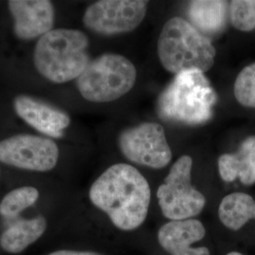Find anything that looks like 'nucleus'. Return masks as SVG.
Masks as SVG:
<instances>
[{
  "label": "nucleus",
  "instance_id": "obj_13",
  "mask_svg": "<svg viewBox=\"0 0 255 255\" xmlns=\"http://www.w3.org/2000/svg\"><path fill=\"white\" fill-rule=\"evenodd\" d=\"M219 172L224 182L239 179L245 185L255 183V136L246 138L236 153L221 155Z\"/></svg>",
  "mask_w": 255,
  "mask_h": 255
},
{
  "label": "nucleus",
  "instance_id": "obj_4",
  "mask_svg": "<svg viewBox=\"0 0 255 255\" xmlns=\"http://www.w3.org/2000/svg\"><path fill=\"white\" fill-rule=\"evenodd\" d=\"M157 51L164 69L175 74L188 70L204 73L212 68L216 57L209 38L181 17L165 22L158 39Z\"/></svg>",
  "mask_w": 255,
  "mask_h": 255
},
{
  "label": "nucleus",
  "instance_id": "obj_16",
  "mask_svg": "<svg viewBox=\"0 0 255 255\" xmlns=\"http://www.w3.org/2000/svg\"><path fill=\"white\" fill-rule=\"evenodd\" d=\"M219 217L225 227L238 231L248 221L255 219V201L246 193H232L220 202Z\"/></svg>",
  "mask_w": 255,
  "mask_h": 255
},
{
  "label": "nucleus",
  "instance_id": "obj_14",
  "mask_svg": "<svg viewBox=\"0 0 255 255\" xmlns=\"http://www.w3.org/2000/svg\"><path fill=\"white\" fill-rule=\"evenodd\" d=\"M187 15L192 25L202 34H217L226 25L228 2L216 0L191 1Z\"/></svg>",
  "mask_w": 255,
  "mask_h": 255
},
{
  "label": "nucleus",
  "instance_id": "obj_11",
  "mask_svg": "<svg viewBox=\"0 0 255 255\" xmlns=\"http://www.w3.org/2000/svg\"><path fill=\"white\" fill-rule=\"evenodd\" d=\"M15 114L28 126L49 138L64 136L70 125L69 116L53 105L27 95H19L13 100Z\"/></svg>",
  "mask_w": 255,
  "mask_h": 255
},
{
  "label": "nucleus",
  "instance_id": "obj_21",
  "mask_svg": "<svg viewBox=\"0 0 255 255\" xmlns=\"http://www.w3.org/2000/svg\"><path fill=\"white\" fill-rule=\"evenodd\" d=\"M227 255H242V254H240V253H237V252H232V253H229Z\"/></svg>",
  "mask_w": 255,
  "mask_h": 255
},
{
  "label": "nucleus",
  "instance_id": "obj_5",
  "mask_svg": "<svg viewBox=\"0 0 255 255\" xmlns=\"http://www.w3.org/2000/svg\"><path fill=\"white\" fill-rule=\"evenodd\" d=\"M136 78V68L128 59L122 55L106 53L90 61L77 79V87L86 101L111 102L130 91Z\"/></svg>",
  "mask_w": 255,
  "mask_h": 255
},
{
  "label": "nucleus",
  "instance_id": "obj_9",
  "mask_svg": "<svg viewBox=\"0 0 255 255\" xmlns=\"http://www.w3.org/2000/svg\"><path fill=\"white\" fill-rule=\"evenodd\" d=\"M147 1L101 0L88 6L83 24L102 35H116L135 29L145 18Z\"/></svg>",
  "mask_w": 255,
  "mask_h": 255
},
{
  "label": "nucleus",
  "instance_id": "obj_2",
  "mask_svg": "<svg viewBox=\"0 0 255 255\" xmlns=\"http://www.w3.org/2000/svg\"><path fill=\"white\" fill-rule=\"evenodd\" d=\"M89 39L79 29L53 28L38 39L33 51L37 72L61 84L77 80L90 63Z\"/></svg>",
  "mask_w": 255,
  "mask_h": 255
},
{
  "label": "nucleus",
  "instance_id": "obj_7",
  "mask_svg": "<svg viewBox=\"0 0 255 255\" xmlns=\"http://www.w3.org/2000/svg\"><path fill=\"white\" fill-rule=\"evenodd\" d=\"M59 156V146L49 137L19 133L0 141V162L20 169L50 171Z\"/></svg>",
  "mask_w": 255,
  "mask_h": 255
},
{
  "label": "nucleus",
  "instance_id": "obj_10",
  "mask_svg": "<svg viewBox=\"0 0 255 255\" xmlns=\"http://www.w3.org/2000/svg\"><path fill=\"white\" fill-rule=\"evenodd\" d=\"M8 9L13 20V33L28 41L53 29L55 8L49 0H9Z\"/></svg>",
  "mask_w": 255,
  "mask_h": 255
},
{
  "label": "nucleus",
  "instance_id": "obj_6",
  "mask_svg": "<svg viewBox=\"0 0 255 255\" xmlns=\"http://www.w3.org/2000/svg\"><path fill=\"white\" fill-rule=\"evenodd\" d=\"M193 161L188 155L180 157L157 191L159 206L164 218L185 220L200 215L206 199L191 183Z\"/></svg>",
  "mask_w": 255,
  "mask_h": 255
},
{
  "label": "nucleus",
  "instance_id": "obj_8",
  "mask_svg": "<svg viewBox=\"0 0 255 255\" xmlns=\"http://www.w3.org/2000/svg\"><path fill=\"white\" fill-rule=\"evenodd\" d=\"M121 152L128 161L151 168H164L172 159L164 128L146 122L123 130L119 137Z\"/></svg>",
  "mask_w": 255,
  "mask_h": 255
},
{
  "label": "nucleus",
  "instance_id": "obj_19",
  "mask_svg": "<svg viewBox=\"0 0 255 255\" xmlns=\"http://www.w3.org/2000/svg\"><path fill=\"white\" fill-rule=\"evenodd\" d=\"M230 19L233 26L241 31L255 28V0H236L230 5Z\"/></svg>",
  "mask_w": 255,
  "mask_h": 255
},
{
  "label": "nucleus",
  "instance_id": "obj_1",
  "mask_svg": "<svg viewBox=\"0 0 255 255\" xmlns=\"http://www.w3.org/2000/svg\"><path fill=\"white\" fill-rule=\"evenodd\" d=\"M150 187L146 178L130 164H113L92 184V203L108 215L119 230L133 231L146 220Z\"/></svg>",
  "mask_w": 255,
  "mask_h": 255
},
{
  "label": "nucleus",
  "instance_id": "obj_3",
  "mask_svg": "<svg viewBox=\"0 0 255 255\" xmlns=\"http://www.w3.org/2000/svg\"><path fill=\"white\" fill-rule=\"evenodd\" d=\"M217 94L208 79L199 70L176 74L160 95L157 112L166 121L201 125L212 119Z\"/></svg>",
  "mask_w": 255,
  "mask_h": 255
},
{
  "label": "nucleus",
  "instance_id": "obj_17",
  "mask_svg": "<svg viewBox=\"0 0 255 255\" xmlns=\"http://www.w3.org/2000/svg\"><path fill=\"white\" fill-rule=\"evenodd\" d=\"M39 191L33 186H22L9 192L0 202V215L13 218L32 206L39 199Z\"/></svg>",
  "mask_w": 255,
  "mask_h": 255
},
{
  "label": "nucleus",
  "instance_id": "obj_15",
  "mask_svg": "<svg viewBox=\"0 0 255 255\" xmlns=\"http://www.w3.org/2000/svg\"><path fill=\"white\" fill-rule=\"evenodd\" d=\"M46 229L44 217L23 219L9 226L0 237V246L9 254L17 255L42 237Z\"/></svg>",
  "mask_w": 255,
  "mask_h": 255
},
{
  "label": "nucleus",
  "instance_id": "obj_18",
  "mask_svg": "<svg viewBox=\"0 0 255 255\" xmlns=\"http://www.w3.org/2000/svg\"><path fill=\"white\" fill-rule=\"evenodd\" d=\"M234 91L241 105L255 108V63L248 65L238 74Z\"/></svg>",
  "mask_w": 255,
  "mask_h": 255
},
{
  "label": "nucleus",
  "instance_id": "obj_12",
  "mask_svg": "<svg viewBox=\"0 0 255 255\" xmlns=\"http://www.w3.org/2000/svg\"><path fill=\"white\" fill-rule=\"evenodd\" d=\"M205 235L206 230L198 219L173 220L160 228L158 241L164 251L171 255H211L206 247H191Z\"/></svg>",
  "mask_w": 255,
  "mask_h": 255
},
{
  "label": "nucleus",
  "instance_id": "obj_20",
  "mask_svg": "<svg viewBox=\"0 0 255 255\" xmlns=\"http://www.w3.org/2000/svg\"><path fill=\"white\" fill-rule=\"evenodd\" d=\"M48 255H102L98 253H93V252H76V251H57L54 253H51Z\"/></svg>",
  "mask_w": 255,
  "mask_h": 255
}]
</instances>
